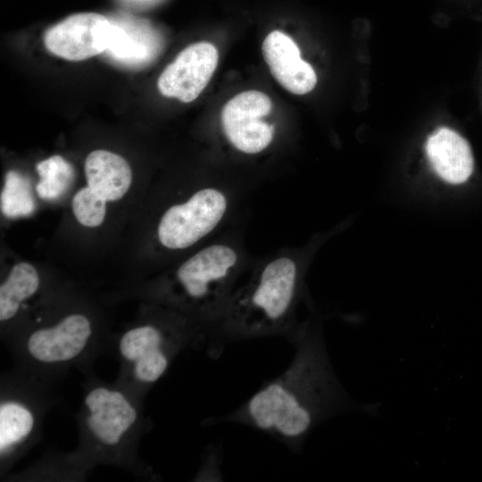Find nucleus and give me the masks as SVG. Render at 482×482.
Wrapping results in <instances>:
<instances>
[{
    "instance_id": "f257e3e1",
    "label": "nucleus",
    "mask_w": 482,
    "mask_h": 482,
    "mask_svg": "<svg viewBox=\"0 0 482 482\" xmlns=\"http://www.w3.org/2000/svg\"><path fill=\"white\" fill-rule=\"evenodd\" d=\"M288 367L231 412L209 424L236 423L262 432L298 453L321 422L351 406L328 358L320 327L307 320L290 338Z\"/></svg>"
},
{
    "instance_id": "f03ea898",
    "label": "nucleus",
    "mask_w": 482,
    "mask_h": 482,
    "mask_svg": "<svg viewBox=\"0 0 482 482\" xmlns=\"http://www.w3.org/2000/svg\"><path fill=\"white\" fill-rule=\"evenodd\" d=\"M305 271L295 253L278 254L258 266L246 283L236 287L217 319L206 328L205 349L220 354L225 345L270 337H293L295 310Z\"/></svg>"
},
{
    "instance_id": "7ed1b4c3",
    "label": "nucleus",
    "mask_w": 482,
    "mask_h": 482,
    "mask_svg": "<svg viewBox=\"0 0 482 482\" xmlns=\"http://www.w3.org/2000/svg\"><path fill=\"white\" fill-rule=\"evenodd\" d=\"M243 269V255L237 245L218 242L205 246L175 271L179 302L192 309L206 329L222 311Z\"/></svg>"
},
{
    "instance_id": "20e7f679",
    "label": "nucleus",
    "mask_w": 482,
    "mask_h": 482,
    "mask_svg": "<svg viewBox=\"0 0 482 482\" xmlns=\"http://www.w3.org/2000/svg\"><path fill=\"white\" fill-rule=\"evenodd\" d=\"M205 327L190 319L176 322L145 323L125 331L118 351L132 378L141 386L156 383L174 358L192 345H204Z\"/></svg>"
},
{
    "instance_id": "39448f33",
    "label": "nucleus",
    "mask_w": 482,
    "mask_h": 482,
    "mask_svg": "<svg viewBox=\"0 0 482 482\" xmlns=\"http://www.w3.org/2000/svg\"><path fill=\"white\" fill-rule=\"evenodd\" d=\"M423 152L431 179L420 200L458 201L480 191L471 145L460 132L449 127L437 128L428 135Z\"/></svg>"
},
{
    "instance_id": "423d86ee",
    "label": "nucleus",
    "mask_w": 482,
    "mask_h": 482,
    "mask_svg": "<svg viewBox=\"0 0 482 482\" xmlns=\"http://www.w3.org/2000/svg\"><path fill=\"white\" fill-rule=\"evenodd\" d=\"M138 410L123 391L95 386L85 394L82 429L96 451L114 454L125 445L138 425Z\"/></svg>"
},
{
    "instance_id": "0eeeda50",
    "label": "nucleus",
    "mask_w": 482,
    "mask_h": 482,
    "mask_svg": "<svg viewBox=\"0 0 482 482\" xmlns=\"http://www.w3.org/2000/svg\"><path fill=\"white\" fill-rule=\"evenodd\" d=\"M229 209V197L223 189H199L185 202L165 211L158 224L159 242L170 250L190 247L212 233Z\"/></svg>"
},
{
    "instance_id": "6e6552de",
    "label": "nucleus",
    "mask_w": 482,
    "mask_h": 482,
    "mask_svg": "<svg viewBox=\"0 0 482 482\" xmlns=\"http://www.w3.org/2000/svg\"><path fill=\"white\" fill-rule=\"evenodd\" d=\"M271 110L270 97L257 90L242 92L222 108L220 120L228 141L238 151L254 154L272 142L274 127L263 120Z\"/></svg>"
},
{
    "instance_id": "1a4fd4ad",
    "label": "nucleus",
    "mask_w": 482,
    "mask_h": 482,
    "mask_svg": "<svg viewBox=\"0 0 482 482\" xmlns=\"http://www.w3.org/2000/svg\"><path fill=\"white\" fill-rule=\"evenodd\" d=\"M90 320L81 313H71L54 325L32 331L23 344L26 356L41 365H62L75 361L91 343Z\"/></svg>"
},
{
    "instance_id": "9d476101",
    "label": "nucleus",
    "mask_w": 482,
    "mask_h": 482,
    "mask_svg": "<svg viewBox=\"0 0 482 482\" xmlns=\"http://www.w3.org/2000/svg\"><path fill=\"white\" fill-rule=\"evenodd\" d=\"M112 21L96 12L71 15L46 32L44 43L53 54L69 61H83L104 54L109 47Z\"/></svg>"
},
{
    "instance_id": "9b49d317",
    "label": "nucleus",
    "mask_w": 482,
    "mask_h": 482,
    "mask_svg": "<svg viewBox=\"0 0 482 482\" xmlns=\"http://www.w3.org/2000/svg\"><path fill=\"white\" fill-rule=\"evenodd\" d=\"M218 60V50L211 43L198 42L187 46L160 75V93L183 103L194 101L209 83Z\"/></svg>"
},
{
    "instance_id": "f8f14e48",
    "label": "nucleus",
    "mask_w": 482,
    "mask_h": 482,
    "mask_svg": "<svg viewBox=\"0 0 482 482\" xmlns=\"http://www.w3.org/2000/svg\"><path fill=\"white\" fill-rule=\"evenodd\" d=\"M262 54L274 79L287 91L304 95L312 91L317 76L311 64L301 59L295 41L279 30H273L262 43Z\"/></svg>"
},
{
    "instance_id": "ddd939ff",
    "label": "nucleus",
    "mask_w": 482,
    "mask_h": 482,
    "mask_svg": "<svg viewBox=\"0 0 482 482\" xmlns=\"http://www.w3.org/2000/svg\"><path fill=\"white\" fill-rule=\"evenodd\" d=\"M112 22L111 42L104 53L110 59L124 66L142 67L158 56L162 39L154 29L145 24Z\"/></svg>"
},
{
    "instance_id": "4468645a",
    "label": "nucleus",
    "mask_w": 482,
    "mask_h": 482,
    "mask_svg": "<svg viewBox=\"0 0 482 482\" xmlns=\"http://www.w3.org/2000/svg\"><path fill=\"white\" fill-rule=\"evenodd\" d=\"M87 187L107 201H117L128 192L132 173L128 162L106 150H95L85 160Z\"/></svg>"
},
{
    "instance_id": "2eb2a0df",
    "label": "nucleus",
    "mask_w": 482,
    "mask_h": 482,
    "mask_svg": "<svg viewBox=\"0 0 482 482\" xmlns=\"http://www.w3.org/2000/svg\"><path fill=\"white\" fill-rule=\"evenodd\" d=\"M37 416L25 400L4 397L0 403V456L9 458L33 435Z\"/></svg>"
},
{
    "instance_id": "dca6fc26",
    "label": "nucleus",
    "mask_w": 482,
    "mask_h": 482,
    "mask_svg": "<svg viewBox=\"0 0 482 482\" xmlns=\"http://www.w3.org/2000/svg\"><path fill=\"white\" fill-rule=\"evenodd\" d=\"M37 270L28 262L15 264L0 286V320L5 322L12 319L21 304L32 296L39 287Z\"/></svg>"
},
{
    "instance_id": "f3484780",
    "label": "nucleus",
    "mask_w": 482,
    "mask_h": 482,
    "mask_svg": "<svg viewBox=\"0 0 482 482\" xmlns=\"http://www.w3.org/2000/svg\"><path fill=\"white\" fill-rule=\"evenodd\" d=\"M39 181L36 186L38 196L52 201L61 197L74 179L71 164L61 155H53L36 166Z\"/></svg>"
},
{
    "instance_id": "a211bd4d",
    "label": "nucleus",
    "mask_w": 482,
    "mask_h": 482,
    "mask_svg": "<svg viewBox=\"0 0 482 482\" xmlns=\"http://www.w3.org/2000/svg\"><path fill=\"white\" fill-rule=\"evenodd\" d=\"M0 201L1 211L8 218L29 216L35 210L29 181L15 170L5 174Z\"/></svg>"
},
{
    "instance_id": "6ab92c4d",
    "label": "nucleus",
    "mask_w": 482,
    "mask_h": 482,
    "mask_svg": "<svg viewBox=\"0 0 482 482\" xmlns=\"http://www.w3.org/2000/svg\"><path fill=\"white\" fill-rule=\"evenodd\" d=\"M106 201L88 187L79 189L72 198V211L78 221L86 227L101 225L105 217Z\"/></svg>"
}]
</instances>
